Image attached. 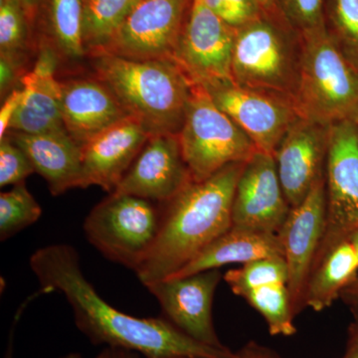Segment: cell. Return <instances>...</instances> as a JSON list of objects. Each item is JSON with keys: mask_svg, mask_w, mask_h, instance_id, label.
I'll return each instance as SVG.
<instances>
[{"mask_svg": "<svg viewBox=\"0 0 358 358\" xmlns=\"http://www.w3.org/2000/svg\"><path fill=\"white\" fill-rule=\"evenodd\" d=\"M30 268L41 288L64 294L75 324L93 345L121 348L145 358H237L228 348L200 343L166 317H136L117 310L85 277L74 247L54 244L35 252Z\"/></svg>", "mask_w": 358, "mask_h": 358, "instance_id": "cell-1", "label": "cell"}, {"mask_svg": "<svg viewBox=\"0 0 358 358\" xmlns=\"http://www.w3.org/2000/svg\"><path fill=\"white\" fill-rule=\"evenodd\" d=\"M246 162L229 164L205 180L192 181L162 205L157 241L136 272L143 286L173 277L230 229L235 189Z\"/></svg>", "mask_w": 358, "mask_h": 358, "instance_id": "cell-2", "label": "cell"}, {"mask_svg": "<svg viewBox=\"0 0 358 358\" xmlns=\"http://www.w3.org/2000/svg\"><path fill=\"white\" fill-rule=\"evenodd\" d=\"M92 60L95 78L150 136L179 134L195 84L173 59L131 60L98 54Z\"/></svg>", "mask_w": 358, "mask_h": 358, "instance_id": "cell-3", "label": "cell"}, {"mask_svg": "<svg viewBox=\"0 0 358 358\" xmlns=\"http://www.w3.org/2000/svg\"><path fill=\"white\" fill-rule=\"evenodd\" d=\"M301 57L300 33L282 16L263 15L235 33L232 81L238 86L281 96L294 103Z\"/></svg>", "mask_w": 358, "mask_h": 358, "instance_id": "cell-4", "label": "cell"}, {"mask_svg": "<svg viewBox=\"0 0 358 358\" xmlns=\"http://www.w3.org/2000/svg\"><path fill=\"white\" fill-rule=\"evenodd\" d=\"M303 57L294 105L299 115L326 126H358V71L326 30L303 35Z\"/></svg>", "mask_w": 358, "mask_h": 358, "instance_id": "cell-5", "label": "cell"}, {"mask_svg": "<svg viewBox=\"0 0 358 358\" xmlns=\"http://www.w3.org/2000/svg\"><path fill=\"white\" fill-rule=\"evenodd\" d=\"M178 138L193 181L205 180L229 164L248 162L259 152L201 85L193 87Z\"/></svg>", "mask_w": 358, "mask_h": 358, "instance_id": "cell-6", "label": "cell"}, {"mask_svg": "<svg viewBox=\"0 0 358 358\" xmlns=\"http://www.w3.org/2000/svg\"><path fill=\"white\" fill-rule=\"evenodd\" d=\"M162 223V207L133 195L110 193L84 221L90 243L103 257L134 273L152 249Z\"/></svg>", "mask_w": 358, "mask_h": 358, "instance_id": "cell-7", "label": "cell"}, {"mask_svg": "<svg viewBox=\"0 0 358 358\" xmlns=\"http://www.w3.org/2000/svg\"><path fill=\"white\" fill-rule=\"evenodd\" d=\"M324 178L326 232L313 268L329 250L358 229L357 124L343 122L331 127Z\"/></svg>", "mask_w": 358, "mask_h": 358, "instance_id": "cell-8", "label": "cell"}, {"mask_svg": "<svg viewBox=\"0 0 358 358\" xmlns=\"http://www.w3.org/2000/svg\"><path fill=\"white\" fill-rule=\"evenodd\" d=\"M192 4L193 0H141L110 43L95 55L110 54L131 60L173 59Z\"/></svg>", "mask_w": 358, "mask_h": 358, "instance_id": "cell-9", "label": "cell"}, {"mask_svg": "<svg viewBox=\"0 0 358 358\" xmlns=\"http://www.w3.org/2000/svg\"><path fill=\"white\" fill-rule=\"evenodd\" d=\"M235 33L236 30L212 13L202 0H193L173 60L195 85L232 81Z\"/></svg>", "mask_w": 358, "mask_h": 358, "instance_id": "cell-10", "label": "cell"}, {"mask_svg": "<svg viewBox=\"0 0 358 358\" xmlns=\"http://www.w3.org/2000/svg\"><path fill=\"white\" fill-rule=\"evenodd\" d=\"M214 103L255 143L259 152L274 155L280 141L299 117L291 101L238 86L233 81L206 85Z\"/></svg>", "mask_w": 358, "mask_h": 358, "instance_id": "cell-11", "label": "cell"}, {"mask_svg": "<svg viewBox=\"0 0 358 358\" xmlns=\"http://www.w3.org/2000/svg\"><path fill=\"white\" fill-rule=\"evenodd\" d=\"M326 223V178L324 176L313 185L301 203L292 207L284 225L278 232L288 266V288L296 315L305 308L306 287L324 239Z\"/></svg>", "mask_w": 358, "mask_h": 358, "instance_id": "cell-12", "label": "cell"}, {"mask_svg": "<svg viewBox=\"0 0 358 358\" xmlns=\"http://www.w3.org/2000/svg\"><path fill=\"white\" fill-rule=\"evenodd\" d=\"M223 279L219 268L185 277H173L145 286L157 299L164 317L174 327L203 345L227 348L213 324L214 294Z\"/></svg>", "mask_w": 358, "mask_h": 358, "instance_id": "cell-13", "label": "cell"}, {"mask_svg": "<svg viewBox=\"0 0 358 358\" xmlns=\"http://www.w3.org/2000/svg\"><path fill=\"white\" fill-rule=\"evenodd\" d=\"M192 181L178 134H155L148 138L114 192L164 205Z\"/></svg>", "mask_w": 358, "mask_h": 358, "instance_id": "cell-14", "label": "cell"}, {"mask_svg": "<svg viewBox=\"0 0 358 358\" xmlns=\"http://www.w3.org/2000/svg\"><path fill=\"white\" fill-rule=\"evenodd\" d=\"M331 127L299 117L275 150L278 176L289 206H298L324 176Z\"/></svg>", "mask_w": 358, "mask_h": 358, "instance_id": "cell-15", "label": "cell"}, {"mask_svg": "<svg viewBox=\"0 0 358 358\" xmlns=\"http://www.w3.org/2000/svg\"><path fill=\"white\" fill-rule=\"evenodd\" d=\"M289 210L274 157L257 152L245 164L238 179L232 225L278 234Z\"/></svg>", "mask_w": 358, "mask_h": 358, "instance_id": "cell-16", "label": "cell"}, {"mask_svg": "<svg viewBox=\"0 0 358 358\" xmlns=\"http://www.w3.org/2000/svg\"><path fill=\"white\" fill-rule=\"evenodd\" d=\"M150 134L134 117L117 122L82 148V186L114 192Z\"/></svg>", "mask_w": 358, "mask_h": 358, "instance_id": "cell-17", "label": "cell"}, {"mask_svg": "<svg viewBox=\"0 0 358 358\" xmlns=\"http://www.w3.org/2000/svg\"><path fill=\"white\" fill-rule=\"evenodd\" d=\"M60 105L65 129L80 148L129 115L100 80L60 82Z\"/></svg>", "mask_w": 358, "mask_h": 358, "instance_id": "cell-18", "label": "cell"}, {"mask_svg": "<svg viewBox=\"0 0 358 358\" xmlns=\"http://www.w3.org/2000/svg\"><path fill=\"white\" fill-rule=\"evenodd\" d=\"M4 136L25 152L52 194L81 188L82 148L68 133L27 134L8 131Z\"/></svg>", "mask_w": 358, "mask_h": 358, "instance_id": "cell-19", "label": "cell"}, {"mask_svg": "<svg viewBox=\"0 0 358 358\" xmlns=\"http://www.w3.org/2000/svg\"><path fill=\"white\" fill-rule=\"evenodd\" d=\"M275 256L284 257L278 234L232 225L173 277H185L230 264L244 265Z\"/></svg>", "mask_w": 358, "mask_h": 358, "instance_id": "cell-20", "label": "cell"}, {"mask_svg": "<svg viewBox=\"0 0 358 358\" xmlns=\"http://www.w3.org/2000/svg\"><path fill=\"white\" fill-rule=\"evenodd\" d=\"M23 98L8 131L27 134L67 133L61 113V84L32 71L21 79Z\"/></svg>", "mask_w": 358, "mask_h": 358, "instance_id": "cell-21", "label": "cell"}, {"mask_svg": "<svg viewBox=\"0 0 358 358\" xmlns=\"http://www.w3.org/2000/svg\"><path fill=\"white\" fill-rule=\"evenodd\" d=\"M85 1L40 0L35 39L48 42L65 60L77 61L87 56L83 44Z\"/></svg>", "mask_w": 358, "mask_h": 358, "instance_id": "cell-22", "label": "cell"}, {"mask_svg": "<svg viewBox=\"0 0 358 358\" xmlns=\"http://www.w3.org/2000/svg\"><path fill=\"white\" fill-rule=\"evenodd\" d=\"M358 278V259L348 239L329 250L315 266L305 292V308L322 312Z\"/></svg>", "mask_w": 358, "mask_h": 358, "instance_id": "cell-23", "label": "cell"}, {"mask_svg": "<svg viewBox=\"0 0 358 358\" xmlns=\"http://www.w3.org/2000/svg\"><path fill=\"white\" fill-rule=\"evenodd\" d=\"M141 0H86L83 44L92 57L102 51Z\"/></svg>", "mask_w": 358, "mask_h": 358, "instance_id": "cell-24", "label": "cell"}, {"mask_svg": "<svg viewBox=\"0 0 358 358\" xmlns=\"http://www.w3.org/2000/svg\"><path fill=\"white\" fill-rule=\"evenodd\" d=\"M241 298L262 315L271 336H293L296 334L294 324L296 315L292 307L288 285H266L250 289Z\"/></svg>", "mask_w": 358, "mask_h": 358, "instance_id": "cell-25", "label": "cell"}, {"mask_svg": "<svg viewBox=\"0 0 358 358\" xmlns=\"http://www.w3.org/2000/svg\"><path fill=\"white\" fill-rule=\"evenodd\" d=\"M324 26L331 41L358 71V0H326Z\"/></svg>", "mask_w": 358, "mask_h": 358, "instance_id": "cell-26", "label": "cell"}, {"mask_svg": "<svg viewBox=\"0 0 358 358\" xmlns=\"http://www.w3.org/2000/svg\"><path fill=\"white\" fill-rule=\"evenodd\" d=\"M36 45L34 27L16 0H0V55L24 64L26 53Z\"/></svg>", "mask_w": 358, "mask_h": 358, "instance_id": "cell-27", "label": "cell"}, {"mask_svg": "<svg viewBox=\"0 0 358 358\" xmlns=\"http://www.w3.org/2000/svg\"><path fill=\"white\" fill-rule=\"evenodd\" d=\"M42 208L24 182L13 185V189L0 194V240L9 238L36 223Z\"/></svg>", "mask_w": 358, "mask_h": 358, "instance_id": "cell-28", "label": "cell"}, {"mask_svg": "<svg viewBox=\"0 0 358 358\" xmlns=\"http://www.w3.org/2000/svg\"><path fill=\"white\" fill-rule=\"evenodd\" d=\"M233 294L238 296L259 287L270 284L288 285L289 272L282 256L258 259L228 271L223 275Z\"/></svg>", "mask_w": 358, "mask_h": 358, "instance_id": "cell-29", "label": "cell"}, {"mask_svg": "<svg viewBox=\"0 0 358 358\" xmlns=\"http://www.w3.org/2000/svg\"><path fill=\"white\" fill-rule=\"evenodd\" d=\"M280 13L301 36L326 30V0H278Z\"/></svg>", "mask_w": 358, "mask_h": 358, "instance_id": "cell-30", "label": "cell"}, {"mask_svg": "<svg viewBox=\"0 0 358 358\" xmlns=\"http://www.w3.org/2000/svg\"><path fill=\"white\" fill-rule=\"evenodd\" d=\"M35 173L31 162L18 145L7 136L0 140V186L16 185L24 182Z\"/></svg>", "mask_w": 358, "mask_h": 358, "instance_id": "cell-31", "label": "cell"}, {"mask_svg": "<svg viewBox=\"0 0 358 358\" xmlns=\"http://www.w3.org/2000/svg\"><path fill=\"white\" fill-rule=\"evenodd\" d=\"M202 2L235 30L265 15L256 0H202Z\"/></svg>", "mask_w": 358, "mask_h": 358, "instance_id": "cell-32", "label": "cell"}, {"mask_svg": "<svg viewBox=\"0 0 358 358\" xmlns=\"http://www.w3.org/2000/svg\"><path fill=\"white\" fill-rule=\"evenodd\" d=\"M24 64L7 56L0 55V94L2 98H6L16 84L21 85V79L24 76Z\"/></svg>", "mask_w": 358, "mask_h": 358, "instance_id": "cell-33", "label": "cell"}, {"mask_svg": "<svg viewBox=\"0 0 358 358\" xmlns=\"http://www.w3.org/2000/svg\"><path fill=\"white\" fill-rule=\"evenodd\" d=\"M23 98L22 87L13 90L6 98H4L0 109V140L4 138L8 131L10 122L13 121L16 110L20 107Z\"/></svg>", "mask_w": 358, "mask_h": 358, "instance_id": "cell-34", "label": "cell"}, {"mask_svg": "<svg viewBox=\"0 0 358 358\" xmlns=\"http://www.w3.org/2000/svg\"><path fill=\"white\" fill-rule=\"evenodd\" d=\"M237 358H282L279 353L256 341H251L237 352Z\"/></svg>", "mask_w": 358, "mask_h": 358, "instance_id": "cell-35", "label": "cell"}, {"mask_svg": "<svg viewBox=\"0 0 358 358\" xmlns=\"http://www.w3.org/2000/svg\"><path fill=\"white\" fill-rule=\"evenodd\" d=\"M353 320L348 327L345 355L341 358H358V312H352Z\"/></svg>", "mask_w": 358, "mask_h": 358, "instance_id": "cell-36", "label": "cell"}, {"mask_svg": "<svg viewBox=\"0 0 358 358\" xmlns=\"http://www.w3.org/2000/svg\"><path fill=\"white\" fill-rule=\"evenodd\" d=\"M339 298L350 308L352 312H358V278L343 289Z\"/></svg>", "mask_w": 358, "mask_h": 358, "instance_id": "cell-37", "label": "cell"}, {"mask_svg": "<svg viewBox=\"0 0 358 358\" xmlns=\"http://www.w3.org/2000/svg\"><path fill=\"white\" fill-rule=\"evenodd\" d=\"M16 1L24 9L26 15L28 16L30 22H31L33 27H34L40 0H16Z\"/></svg>", "mask_w": 358, "mask_h": 358, "instance_id": "cell-38", "label": "cell"}, {"mask_svg": "<svg viewBox=\"0 0 358 358\" xmlns=\"http://www.w3.org/2000/svg\"><path fill=\"white\" fill-rule=\"evenodd\" d=\"M262 9L264 14L268 16H282L278 6V0H256Z\"/></svg>", "mask_w": 358, "mask_h": 358, "instance_id": "cell-39", "label": "cell"}, {"mask_svg": "<svg viewBox=\"0 0 358 358\" xmlns=\"http://www.w3.org/2000/svg\"><path fill=\"white\" fill-rule=\"evenodd\" d=\"M26 303H23L22 307L16 313L15 317H14L13 326L11 327L10 334H9L8 345H7L6 357L4 358H13L14 331H15L16 324H17L18 320H20V317L21 313H22V310H24Z\"/></svg>", "mask_w": 358, "mask_h": 358, "instance_id": "cell-40", "label": "cell"}, {"mask_svg": "<svg viewBox=\"0 0 358 358\" xmlns=\"http://www.w3.org/2000/svg\"><path fill=\"white\" fill-rule=\"evenodd\" d=\"M110 358H140L138 353L131 350H121V348H110Z\"/></svg>", "mask_w": 358, "mask_h": 358, "instance_id": "cell-41", "label": "cell"}, {"mask_svg": "<svg viewBox=\"0 0 358 358\" xmlns=\"http://www.w3.org/2000/svg\"><path fill=\"white\" fill-rule=\"evenodd\" d=\"M110 348H103L102 352L99 353L98 355L95 358H110ZM61 358H83L79 353L73 352L69 353V355H66L64 357Z\"/></svg>", "mask_w": 358, "mask_h": 358, "instance_id": "cell-42", "label": "cell"}, {"mask_svg": "<svg viewBox=\"0 0 358 358\" xmlns=\"http://www.w3.org/2000/svg\"><path fill=\"white\" fill-rule=\"evenodd\" d=\"M348 240L350 242V244H352V248L355 250L358 259V229L352 233L350 237L348 238Z\"/></svg>", "mask_w": 358, "mask_h": 358, "instance_id": "cell-43", "label": "cell"}, {"mask_svg": "<svg viewBox=\"0 0 358 358\" xmlns=\"http://www.w3.org/2000/svg\"><path fill=\"white\" fill-rule=\"evenodd\" d=\"M176 358H197V357H176Z\"/></svg>", "mask_w": 358, "mask_h": 358, "instance_id": "cell-44", "label": "cell"}, {"mask_svg": "<svg viewBox=\"0 0 358 358\" xmlns=\"http://www.w3.org/2000/svg\"><path fill=\"white\" fill-rule=\"evenodd\" d=\"M357 134H358V126H357Z\"/></svg>", "mask_w": 358, "mask_h": 358, "instance_id": "cell-45", "label": "cell"}]
</instances>
